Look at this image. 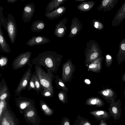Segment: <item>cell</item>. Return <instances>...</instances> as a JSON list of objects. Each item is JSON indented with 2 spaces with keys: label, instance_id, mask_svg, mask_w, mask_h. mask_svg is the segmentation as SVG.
Instances as JSON below:
<instances>
[{
  "label": "cell",
  "instance_id": "d6a6232c",
  "mask_svg": "<svg viewBox=\"0 0 125 125\" xmlns=\"http://www.w3.org/2000/svg\"><path fill=\"white\" fill-rule=\"evenodd\" d=\"M35 83L37 90L36 92H37L38 94H39L41 90L42 85L41 84L40 80L37 76L35 72Z\"/></svg>",
  "mask_w": 125,
  "mask_h": 125
},
{
  "label": "cell",
  "instance_id": "44dd1931",
  "mask_svg": "<svg viewBox=\"0 0 125 125\" xmlns=\"http://www.w3.org/2000/svg\"><path fill=\"white\" fill-rule=\"evenodd\" d=\"M46 24L42 20H39L34 21L31 26V30L33 32H39L43 30L45 27Z\"/></svg>",
  "mask_w": 125,
  "mask_h": 125
},
{
  "label": "cell",
  "instance_id": "60d3db41",
  "mask_svg": "<svg viewBox=\"0 0 125 125\" xmlns=\"http://www.w3.org/2000/svg\"><path fill=\"white\" fill-rule=\"evenodd\" d=\"M18 0H7V2L9 3H14L16 1H17Z\"/></svg>",
  "mask_w": 125,
  "mask_h": 125
},
{
  "label": "cell",
  "instance_id": "9c48e42d",
  "mask_svg": "<svg viewBox=\"0 0 125 125\" xmlns=\"http://www.w3.org/2000/svg\"><path fill=\"white\" fill-rule=\"evenodd\" d=\"M83 26V25L79 19L76 17H74L71 21L68 38H71L75 36L82 30Z\"/></svg>",
  "mask_w": 125,
  "mask_h": 125
},
{
  "label": "cell",
  "instance_id": "e575fe53",
  "mask_svg": "<svg viewBox=\"0 0 125 125\" xmlns=\"http://www.w3.org/2000/svg\"><path fill=\"white\" fill-rule=\"evenodd\" d=\"M8 62L7 57L1 55L0 59V67H3L6 66Z\"/></svg>",
  "mask_w": 125,
  "mask_h": 125
},
{
  "label": "cell",
  "instance_id": "8fae6325",
  "mask_svg": "<svg viewBox=\"0 0 125 125\" xmlns=\"http://www.w3.org/2000/svg\"><path fill=\"white\" fill-rule=\"evenodd\" d=\"M51 41L47 37L41 35L33 36L26 43L27 45L29 46L41 45L49 43Z\"/></svg>",
  "mask_w": 125,
  "mask_h": 125
},
{
  "label": "cell",
  "instance_id": "b9f144b4",
  "mask_svg": "<svg viewBox=\"0 0 125 125\" xmlns=\"http://www.w3.org/2000/svg\"><path fill=\"white\" fill-rule=\"evenodd\" d=\"M48 107L45 104H44L42 105V108L44 110H45L47 109Z\"/></svg>",
  "mask_w": 125,
  "mask_h": 125
},
{
  "label": "cell",
  "instance_id": "603a6c76",
  "mask_svg": "<svg viewBox=\"0 0 125 125\" xmlns=\"http://www.w3.org/2000/svg\"><path fill=\"white\" fill-rule=\"evenodd\" d=\"M85 104L89 105H95L96 107H101L104 104V102L100 98L96 97H91L88 98Z\"/></svg>",
  "mask_w": 125,
  "mask_h": 125
},
{
  "label": "cell",
  "instance_id": "c3c4849f",
  "mask_svg": "<svg viewBox=\"0 0 125 125\" xmlns=\"http://www.w3.org/2000/svg\"><path fill=\"white\" fill-rule=\"evenodd\" d=\"M124 97H125V89H124Z\"/></svg>",
  "mask_w": 125,
  "mask_h": 125
},
{
  "label": "cell",
  "instance_id": "2e32d148",
  "mask_svg": "<svg viewBox=\"0 0 125 125\" xmlns=\"http://www.w3.org/2000/svg\"><path fill=\"white\" fill-rule=\"evenodd\" d=\"M98 92L107 100L110 101L111 102L114 101L116 97L115 91L110 88L103 89Z\"/></svg>",
  "mask_w": 125,
  "mask_h": 125
},
{
  "label": "cell",
  "instance_id": "d590c367",
  "mask_svg": "<svg viewBox=\"0 0 125 125\" xmlns=\"http://www.w3.org/2000/svg\"><path fill=\"white\" fill-rule=\"evenodd\" d=\"M60 125H71L69 119L66 117H63L62 119Z\"/></svg>",
  "mask_w": 125,
  "mask_h": 125
},
{
  "label": "cell",
  "instance_id": "f1b7e54d",
  "mask_svg": "<svg viewBox=\"0 0 125 125\" xmlns=\"http://www.w3.org/2000/svg\"><path fill=\"white\" fill-rule=\"evenodd\" d=\"M55 82L57 85V87L58 89L60 88L62 90L68 89V88L65 85L64 83L59 77L58 75L56 76Z\"/></svg>",
  "mask_w": 125,
  "mask_h": 125
},
{
  "label": "cell",
  "instance_id": "3957f363",
  "mask_svg": "<svg viewBox=\"0 0 125 125\" xmlns=\"http://www.w3.org/2000/svg\"><path fill=\"white\" fill-rule=\"evenodd\" d=\"M85 51V64L87 66L95 59L102 56V52L97 42L92 40L87 42Z\"/></svg>",
  "mask_w": 125,
  "mask_h": 125
},
{
  "label": "cell",
  "instance_id": "4fadbf2b",
  "mask_svg": "<svg viewBox=\"0 0 125 125\" xmlns=\"http://www.w3.org/2000/svg\"><path fill=\"white\" fill-rule=\"evenodd\" d=\"M125 18V2L117 11L111 25L114 26L119 25Z\"/></svg>",
  "mask_w": 125,
  "mask_h": 125
},
{
  "label": "cell",
  "instance_id": "5bb4252c",
  "mask_svg": "<svg viewBox=\"0 0 125 125\" xmlns=\"http://www.w3.org/2000/svg\"><path fill=\"white\" fill-rule=\"evenodd\" d=\"M103 59L104 57L102 56L92 61L87 66L88 71L96 73L100 72L102 69Z\"/></svg>",
  "mask_w": 125,
  "mask_h": 125
},
{
  "label": "cell",
  "instance_id": "f6af8a7d",
  "mask_svg": "<svg viewBox=\"0 0 125 125\" xmlns=\"http://www.w3.org/2000/svg\"><path fill=\"white\" fill-rule=\"evenodd\" d=\"M99 125H107L104 122H100Z\"/></svg>",
  "mask_w": 125,
  "mask_h": 125
},
{
  "label": "cell",
  "instance_id": "5b68a950",
  "mask_svg": "<svg viewBox=\"0 0 125 125\" xmlns=\"http://www.w3.org/2000/svg\"><path fill=\"white\" fill-rule=\"evenodd\" d=\"M62 72L61 79L65 83L71 81L73 74L75 70V65L71 59H68L62 65Z\"/></svg>",
  "mask_w": 125,
  "mask_h": 125
},
{
  "label": "cell",
  "instance_id": "52a82bcc",
  "mask_svg": "<svg viewBox=\"0 0 125 125\" xmlns=\"http://www.w3.org/2000/svg\"><path fill=\"white\" fill-rule=\"evenodd\" d=\"M32 65L30 66L24 73L18 84L14 92L17 95H19L23 90L27 88L28 83L31 79L32 74Z\"/></svg>",
  "mask_w": 125,
  "mask_h": 125
},
{
  "label": "cell",
  "instance_id": "f35d334b",
  "mask_svg": "<svg viewBox=\"0 0 125 125\" xmlns=\"http://www.w3.org/2000/svg\"><path fill=\"white\" fill-rule=\"evenodd\" d=\"M1 124L2 125H10V123L7 121L6 119H4L2 122Z\"/></svg>",
  "mask_w": 125,
  "mask_h": 125
},
{
  "label": "cell",
  "instance_id": "277c9868",
  "mask_svg": "<svg viewBox=\"0 0 125 125\" xmlns=\"http://www.w3.org/2000/svg\"><path fill=\"white\" fill-rule=\"evenodd\" d=\"M32 53L30 51L21 53L14 60L12 63V69L14 70L18 69L26 65L31 66L30 58Z\"/></svg>",
  "mask_w": 125,
  "mask_h": 125
},
{
  "label": "cell",
  "instance_id": "4dcf8cb0",
  "mask_svg": "<svg viewBox=\"0 0 125 125\" xmlns=\"http://www.w3.org/2000/svg\"><path fill=\"white\" fill-rule=\"evenodd\" d=\"M92 23L95 28L99 30H102L104 27L103 23L99 20L94 19L92 20Z\"/></svg>",
  "mask_w": 125,
  "mask_h": 125
},
{
  "label": "cell",
  "instance_id": "7dc6e473",
  "mask_svg": "<svg viewBox=\"0 0 125 125\" xmlns=\"http://www.w3.org/2000/svg\"><path fill=\"white\" fill-rule=\"evenodd\" d=\"M2 111V109H0V115L1 116V114Z\"/></svg>",
  "mask_w": 125,
  "mask_h": 125
},
{
  "label": "cell",
  "instance_id": "74e56055",
  "mask_svg": "<svg viewBox=\"0 0 125 125\" xmlns=\"http://www.w3.org/2000/svg\"><path fill=\"white\" fill-rule=\"evenodd\" d=\"M34 115V112L32 111H31L28 112L27 114V117H30L33 116Z\"/></svg>",
  "mask_w": 125,
  "mask_h": 125
},
{
  "label": "cell",
  "instance_id": "8d00e7d4",
  "mask_svg": "<svg viewBox=\"0 0 125 125\" xmlns=\"http://www.w3.org/2000/svg\"><path fill=\"white\" fill-rule=\"evenodd\" d=\"M22 102L20 104V107L22 109H24L26 107L27 104L29 103L28 102V101H22Z\"/></svg>",
  "mask_w": 125,
  "mask_h": 125
},
{
  "label": "cell",
  "instance_id": "d6986e66",
  "mask_svg": "<svg viewBox=\"0 0 125 125\" xmlns=\"http://www.w3.org/2000/svg\"><path fill=\"white\" fill-rule=\"evenodd\" d=\"M1 26L0 24V48L2 52L8 53L11 52V50L3 33Z\"/></svg>",
  "mask_w": 125,
  "mask_h": 125
},
{
  "label": "cell",
  "instance_id": "ee69618b",
  "mask_svg": "<svg viewBox=\"0 0 125 125\" xmlns=\"http://www.w3.org/2000/svg\"><path fill=\"white\" fill-rule=\"evenodd\" d=\"M122 78L123 81L125 82V72L123 75Z\"/></svg>",
  "mask_w": 125,
  "mask_h": 125
},
{
  "label": "cell",
  "instance_id": "4316f807",
  "mask_svg": "<svg viewBox=\"0 0 125 125\" xmlns=\"http://www.w3.org/2000/svg\"><path fill=\"white\" fill-rule=\"evenodd\" d=\"M119 99L117 101H114L111 102V107L112 113L114 116L117 115L118 113V105L119 104L118 102Z\"/></svg>",
  "mask_w": 125,
  "mask_h": 125
},
{
  "label": "cell",
  "instance_id": "ffe728a7",
  "mask_svg": "<svg viewBox=\"0 0 125 125\" xmlns=\"http://www.w3.org/2000/svg\"><path fill=\"white\" fill-rule=\"evenodd\" d=\"M119 47V50L117 54V59L118 64L120 65L125 60V38L122 41Z\"/></svg>",
  "mask_w": 125,
  "mask_h": 125
},
{
  "label": "cell",
  "instance_id": "6da1fadb",
  "mask_svg": "<svg viewBox=\"0 0 125 125\" xmlns=\"http://www.w3.org/2000/svg\"><path fill=\"white\" fill-rule=\"evenodd\" d=\"M63 55L56 52L47 51L39 54L32 59L31 63L37 66H43L46 69L50 70L56 73L60 66Z\"/></svg>",
  "mask_w": 125,
  "mask_h": 125
},
{
  "label": "cell",
  "instance_id": "9a60e30c",
  "mask_svg": "<svg viewBox=\"0 0 125 125\" xmlns=\"http://www.w3.org/2000/svg\"><path fill=\"white\" fill-rule=\"evenodd\" d=\"M117 1V0H102L97 10L100 11L103 10V12L110 10L114 8Z\"/></svg>",
  "mask_w": 125,
  "mask_h": 125
},
{
  "label": "cell",
  "instance_id": "d4e9b609",
  "mask_svg": "<svg viewBox=\"0 0 125 125\" xmlns=\"http://www.w3.org/2000/svg\"><path fill=\"white\" fill-rule=\"evenodd\" d=\"M68 89L66 90H62L59 91L58 96L60 100L63 104H65L68 102L67 92Z\"/></svg>",
  "mask_w": 125,
  "mask_h": 125
},
{
  "label": "cell",
  "instance_id": "1f68e13d",
  "mask_svg": "<svg viewBox=\"0 0 125 125\" xmlns=\"http://www.w3.org/2000/svg\"><path fill=\"white\" fill-rule=\"evenodd\" d=\"M40 92L41 95L44 97H51L53 95L47 88L42 86Z\"/></svg>",
  "mask_w": 125,
  "mask_h": 125
},
{
  "label": "cell",
  "instance_id": "681fc988",
  "mask_svg": "<svg viewBox=\"0 0 125 125\" xmlns=\"http://www.w3.org/2000/svg\"></svg>",
  "mask_w": 125,
  "mask_h": 125
},
{
  "label": "cell",
  "instance_id": "30bf717a",
  "mask_svg": "<svg viewBox=\"0 0 125 125\" xmlns=\"http://www.w3.org/2000/svg\"><path fill=\"white\" fill-rule=\"evenodd\" d=\"M68 20V18H65L55 25L54 34L58 38L63 37L66 34L67 29L66 24Z\"/></svg>",
  "mask_w": 125,
  "mask_h": 125
},
{
  "label": "cell",
  "instance_id": "7c38bea8",
  "mask_svg": "<svg viewBox=\"0 0 125 125\" xmlns=\"http://www.w3.org/2000/svg\"><path fill=\"white\" fill-rule=\"evenodd\" d=\"M66 8L64 6L60 7L57 9L47 13H45L47 18L53 20L62 16L65 12Z\"/></svg>",
  "mask_w": 125,
  "mask_h": 125
},
{
  "label": "cell",
  "instance_id": "f546056e",
  "mask_svg": "<svg viewBox=\"0 0 125 125\" xmlns=\"http://www.w3.org/2000/svg\"><path fill=\"white\" fill-rule=\"evenodd\" d=\"M35 72L32 74L31 78L29 82V85L28 88V91H29L31 90L32 89L36 92L37 90L35 87Z\"/></svg>",
  "mask_w": 125,
  "mask_h": 125
},
{
  "label": "cell",
  "instance_id": "7402d4cb",
  "mask_svg": "<svg viewBox=\"0 0 125 125\" xmlns=\"http://www.w3.org/2000/svg\"><path fill=\"white\" fill-rule=\"evenodd\" d=\"M95 2L91 1L82 2L77 7V9L82 12H87L90 10L94 7Z\"/></svg>",
  "mask_w": 125,
  "mask_h": 125
},
{
  "label": "cell",
  "instance_id": "83f0119b",
  "mask_svg": "<svg viewBox=\"0 0 125 125\" xmlns=\"http://www.w3.org/2000/svg\"><path fill=\"white\" fill-rule=\"evenodd\" d=\"M4 9L1 6H0V24H1L6 30V26L7 22V19H5L3 15V10Z\"/></svg>",
  "mask_w": 125,
  "mask_h": 125
},
{
  "label": "cell",
  "instance_id": "7bdbcfd3",
  "mask_svg": "<svg viewBox=\"0 0 125 125\" xmlns=\"http://www.w3.org/2000/svg\"><path fill=\"white\" fill-rule=\"evenodd\" d=\"M87 84H89L90 83V81L88 79H86L84 81Z\"/></svg>",
  "mask_w": 125,
  "mask_h": 125
},
{
  "label": "cell",
  "instance_id": "e0dca14e",
  "mask_svg": "<svg viewBox=\"0 0 125 125\" xmlns=\"http://www.w3.org/2000/svg\"><path fill=\"white\" fill-rule=\"evenodd\" d=\"M10 93L6 83L3 78L0 83V99L5 100L10 95Z\"/></svg>",
  "mask_w": 125,
  "mask_h": 125
},
{
  "label": "cell",
  "instance_id": "836d02e7",
  "mask_svg": "<svg viewBox=\"0 0 125 125\" xmlns=\"http://www.w3.org/2000/svg\"><path fill=\"white\" fill-rule=\"evenodd\" d=\"M113 58L112 56L109 54H107L105 59V66L107 68H109L112 64L113 62Z\"/></svg>",
  "mask_w": 125,
  "mask_h": 125
},
{
  "label": "cell",
  "instance_id": "ab89813d",
  "mask_svg": "<svg viewBox=\"0 0 125 125\" xmlns=\"http://www.w3.org/2000/svg\"><path fill=\"white\" fill-rule=\"evenodd\" d=\"M4 100H0V109H2L4 106Z\"/></svg>",
  "mask_w": 125,
  "mask_h": 125
},
{
  "label": "cell",
  "instance_id": "bcb514c9",
  "mask_svg": "<svg viewBox=\"0 0 125 125\" xmlns=\"http://www.w3.org/2000/svg\"><path fill=\"white\" fill-rule=\"evenodd\" d=\"M75 0L77 2H82L85 1H86V0Z\"/></svg>",
  "mask_w": 125,
  "mask_h": 125
},
{
  "label": "cell",
  "instance_id": "cb8c5ba5",
  "mask_svg": "<svg viewBox=\"0 0 125 125\" xmlns=\"http://www.w3.org/2000/svg\"><path fill=\"white\" fill-rule=\"evenodd\" d=\"M90 114L97 120L105 119L108 117L107 112L103 110H95L90 112Z\"/></svg>",
  "mask_w": 125,
  "mask_h": 125
},
{
  "label": "cell",
  "instance_id": "7a4b0ae2",
  "mask_svg": "<svg viewBox=\"0 0 125 125\" xmlns=\"http://www.w3.org/2000/svg\"><path fill=\"white\" fill-rule=\"evenodd\" d=\"M35 72L42 86L46 88L54 95L52 82L54 79L56 78V76L49 69H46L47 72L46 73L42 67L35 65Z\"/></svg>",
  "mask_w": 125,
  "mask_h": 125
},
{
  "label": "cell",
  "instance_id": "ba28073f",
  "mask_svg": "<svg viewBox=\"0 0 125 125\" xmlns=\"http://www.w3.org/2000/svg\"><path fill=\"white\" fill-rule=\"evenodd\" d=\"M35 11V6L33 3L27 4L23 9L22 15V20L24 23L30 22Z\"/></svg>",
  "mask_w": 125,
  "mask_h": 125
},
{
  "label": "cell",
  "instance_id": "ac0fdd59",
  "mask_svg": "<svg viewBox=\"0 0 125 125\" xmlns=\"http://www.w3.org/2000/svg\"><path fill=\"white\" fill-rule=\"evenodd\" d=\"M67 0H52L47 5L45 9V13H47L53 11L60 7Z\"/></svg>",
  "mask_w": 125,
  "mask_h": 125
},
{
  "label": "cell",
  "instance_id": "8992f818",
  "mask_svg": "<svg viewBox=\"0 0 125 125\" xmlns=\"http://www.w3.org/2000/svg\"><path fill=\"white\" fill-rule=\"evenodd\" d=\"M6 30L11 42L14 43L15 41L17 34L16 23L14 17L9 14L7 16Z\"/></svg>",
  "mask_w": 125,
  "mask_h": 125
},
{
  "label": "cell",
  "instance_id": "484cf974",
  "mask_svg": "<svg viewBox=\"0 0 125 125\" xmlns=\"http://www.w3.org/2000/svg\"><path fill=\"white\" fill-rule=\"evenodd\" d=\"M77 119L75 120L74 125H92L87 119L80 116H78Z\"/></svg>",
  "mask_w": 125,
  "mask_h": 125
}]
</instances>
